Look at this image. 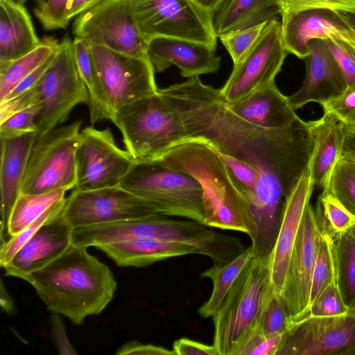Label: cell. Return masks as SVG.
<instances>
[{
    "mask_svg": "<svg viewBox=\"0 0 355 355\" xmlns=\"http://www.w3.org/2000/svg\"><path fill=\"white\" fill-rule=\"evenodd\" d=\"M71 243L59 257L26 279L51 313L76 325L98 315L113 299L117 284L110 268Z\"/></svg>",
    "mask_w": 355,
    "mask_h": 355,
    "instance_id": "cell-1",
    "label": "cell"
},
{
    "mask_svg": "<svg viewBox=\"0 0 355 355\" xmlns=\"http://www.w3.org/2000/svg\"><path fill=\"white\" fill-rule=\"evenodd\" d=\"M151 161L198 182L203 193L205 225L248 234L246 201L228 168L210 147L187 141Z\"/></svg>",
    "mask_w": 355,
    "mask_h": 355,
    "instance_id": "cell-2",
    "label": "cell"
},
{
    "mask_svg": "<svg viewBox=\"0 0 355 355\" xmlns=\"http://www.w3.org/2000/svg\"><path fill=\"white\" fill-rule=\"evenodd\" d=\"M273 291L269 258L253 256L212 317L213 345L218 355H240L247 343L261 333L263 313Z\"/></svg>",
    "mask_w": 355,
    "mask_h": 355,
    "instance_id": "cell-3",
    "label": "cell"
},
{
    "mask_svg": "<svg viewBox=\"0 0 355 355\" xmlns=\"http://www.w3.org/2000/svg\"><path fill=\"white\" fill-rule=\"evenodd\" d=\"M111 121L136 162L153 160L170 148L190 141L180 114L159 89L121 108Z\"/></svg>",
    "mask_w": 355,
    "mask_h": 355,
    "instance_id": "cell-4",
    "label": "cell"
},
{
    "mask_svg": "<svg viewBox=\"0 0 355 355\" xmlns=\"http://www.w3.org/2000/svg\"><path fill=\"white\" fill-rule=\"evenodd\" d=\"M120 186L141 198L157 214L205 224L202 189L193 177L155 161L136 162Z\"/></svg>",
    "mask_w": 355,
    "mask_h": 355,
    "instance_id": "cell-5",
    "label": "cell"
},
{
    "mask_svg": "<svg viewBox=\"0 0 355 355\" xmlns=\"http://www.w3.org/2000/svg\"><path fill=\"white\" fill-rule=\"evenodd\" d=\"M81 123V120H76L36 137L20 194H41L75 188Z\"/></svg>",
    "mask_w": 355,
    "mask_h": 355,
    "instance_id": "cell-6",
    "label": "cell"
},
{
    "mask_svg": "<svg viewBox=\"0 0 355 355\" xmlns=\"http://www.w3.org/2000/svg\"><path fill=\"white\" fill-rule=\"evenodd\" d=\"M41 109L37 118V137L60 126L72 110L88 103V92L77 68L73 41L66 35L54 60L35 86Z\"/></svg>",
    "mask_w": 355,
    "mask_h": 355,
    "instance_id": "cell-7",
    "label": "cell"
},
{
    "mask_svg": "<svg viewBox=\"0 0 355 355\" xmlns=\"http://www.w3.org/2000/svg\"><path fill=\"white\" fill-rule=\"evenodd\" d=\"M75 37L116 53L149 59L148 42L142 35L129 0H104L78 15L73 23Z\"/></svg>",
    "mask_w": 355,
    "mask_h": 355,
    "instance_id": "cell-8",
    "label": "cell"
},
{
    "mask_svg": "<svg viewBox=\"0 0 355 355\" xmlns=\"http://www.w3.org/2000/svg\"><path fill=\"white\" fill-rule=\"evenodd\" d=\"M138 27L148 42L159 37L190 40L216 47L210 12L193 0H129Z\"/></svg>",
    "mask_w": 355,
    "mask_h": 355,
    "instance_id": "cell-9",
    "label": "cell"
},
{
    "mask_svg": "<svg viewBox=\"0 0 355 355\" xmlns=\"http://www.w3.org/2000/svg\"><path fill=\"white\" fill-rule=\"evenodd\" d=\"M91 49L110 121L121 108L157 92L150 59L123 55L98 45L91 44Z\"/></svg>",
    "mask_w": 355,
    "mask_h": 355,
    "instance_id": "cell-10",
    "label": "cell"
},
{
    "mask_svg": "<svg viewBox=\"0 0 355 355\" xmlns=\"http://www.w3.org/2000/svg\"><path fill=\"white\" fill-rule=\"evenodd\" d=\"M276 355H355V308L291 321Z\"/></svg>",
    "mask_w": 355,
    "mask_h": 355,
    "instance_id": "cell-11",
    "label": "cell"
},
{
    "mask_svg": "<svg viewBox=\"0 0 355 355\" xmlns=\"http://www.w3.org/2000/svg\"><path fill=\"white\" fill-rule=\"evenodd\" d=\"M288 53L282 36L279 19L268 21L243 58L234 65L224 86L219 89L227 103L236 102L275 81Z\"/></svg>",
    "mask_w": 355,
    "mask_h": 355,
    "instance_id": "cell-12",
    "label": "cell"
},
{
    "mask_svg": "<svg viewBox=\"0 0 355 355\" xmlns=\"http://www.w3.org/2000/svg\"><path fill=\"white\" fill-rule=\"evenodd\" d=\"M80 135L74 189L90 191L120 185L136 163L132 155L118 146L109 128L87 126Z\"/></svg>",
    "mask_w": 355,
    "mask_h": 355,
    "instance_id": "cell-13",
    "label": "cell"
},
{
    "mask_svg": "<svg viewBox=\"0 0 355 355\" xmlns=\"http://www.w3.org/2000/svg\"><path fill=\"white\" fill-rule=\"evenodd\" d=\"M61 214L73 230L159 215L120 185L90 191L74 189L67 198Z\"/></svg>",
    "mask_w": 355,
    "mask_h": 355,
    "instance_id": "cell-14",
    "label": "cell"
},
{
    "mask_svg": "<svg viewBox=\"0 0 355 355\" xmlns=\"http://www.w3.org/2000/svg\"><path fill=\"white\" fill-rule=\"evenodd\" d=\"M321 237L322 230L315 211L308 203L292 248L281 293L292 322L307 314L312 275Z\"/></svg>",
    "mask_w": 355,
    "mask_h": 355,
    "instance_id": "cell-15",
    "label": "cell"
},
{
    "mask_svg": "<svg viewBox=\"0 0 355 355\" xmlns=\"http://www.w3.org/2000/svg\"><path fill=\"white\" fill-rule=\"evenodd\" d=\"M284 46L288 53L304 60L313 40H339L355 45V28L344 12L311 9L281 21Z\"/></svg>",
    "mask_w": 355,
    "mask_h": 355,
    "instance_id": "cell-16",
    "label": "cell"
},
{
    "mask_svg": "<svg viewBox=\"0 0 355 355\" xmlns=\"http://www.w3.org/2000/svg\"><path fill=\"white\" fill-rule=\"evenodd\" d=\"M147 53L156 72L175 65L182 76L189 78L220 68V58L216 55L215 47L190 40L155 37L148 41Z\"/></svg>",
    "mask_w": 355,
    "mask_h": 355,
    "instance_id": "cell-17",
    "label": "cell"
},
{
    "mask_svg": "<svg viewBox=\"0 0 355 355\" xmlns=\"http://www.w3.org/2000/svg\"><path fill=\"white\" fill-rule=\"evenodd\" d=\"M309 53L304 60L306 74L301 87L288 96L295 110L311 102L322 104L340 94L347 87L345 80L324 40L309 42Z\"/></svg>",
    "mask_w": 355,
    "mask_h": 355,
    "instance_id": "cell-18",
    "label": "cell"
},
{
    "mask_svg": "<svg viewBox=\"0 0 355 355\" xmlns=\"http://www.w3.org/2000/svg\"><path fill=\"white\" fill-rule=\"evenodd\" d=\"M73 231L60 213L44 224L3 268L5 275L26 280L31 272L52 261L70 246Z\"/></svg>",
    "mask_w": 355,
    "mask_h": 355,
    "instance_id": "cell-19",
    "label": "cell"
},
{
    "mask_svg": "<svg viewBox=\"0 0 355 355\" xmlns=\"http://www.w3.org/2000/svg\"><path fill=\"white\" fill-rule=\"evenodd\" d=\"M314 184L308 166L287 198L282 211L277 241L269 257L273 289L281 294L292 248L304 209L313 190Z\"/></svg>",
    "mask_w": 355,
    "mask_h": 355,
    "instance_id": "cell-20",
    "label": "cell"
},
{
    "mask_svg": "<svg viewBox=\"0 0 355 355\" xmlns=\"http://www.w3.org/2000/svg\"><path fill=\"white\" fill-rule=\"evenodd\" d=\"M37 132L19 136L1 137V241L9 239L8 223L12 209L21 193L28 157Z\"/></svg>",
    "mask_w": 355,
    "mask_h": 355,
    "instance_id": "cell-21",
    "label": "cell"
},
{
    "mask_svg": "<svg viewBox=\"0 0 355 355\" xmlns=\"http://www.w3.org/2000/svg\"><path fill=\"white\" fill-rule=\"evenodd\" d=\"M312 141L309 167L314 186L324 189L343 155L345 125L333 114L324 112L318 120L306 121Z\"/></svg>",
    "mask_w": 355,
    "mask_h": 355,
    "instance_id": "cell-22",
    "label": "cell"
},
{
    "mask_svg": "<svg viewBox=\"0 0 355 355\" xmlns=\"http://www.w3.org/2000/svg\"><path fill=\"white\" fill-rule=\"evenodd\" d=\"M227 105L241 119L265 128L285 127L300 119L288 96L279 90L275 81L236 102L227 103Z\"/></svg>",
    "mask_w": 355,
    "mask_h": 355,
    "instance_id": "cell-23",
    "label": "cell"
},
{
    "mask_svg": "<svg viewBox=\"0 0 355 355\" xmlns=\"http://www.w3.org/2000/svg\"><path fill=\"white\" fill-rule=\"evenodd\" d=\"M40 41L24 4L15 0H0V64L26 55Z\"/></svg>",
    "mask_w": 355,
    "mask_h": 355,
    "instance_id": "cell-24",
    "label": "cell"
},
{
    "mask_svg": "<svg viewBox=\"0 0 355 355\" xmlns=\"http://www.w3.org/2000/svg\"><path fill=\"white\" fill-rule=\"evenodd\" d=\"M97 248L120 267H146L173 257L199 254L192 246L152 238L124 240Z\"/></svg>",
    "mask_w": 355,
    "mask_h": 355,
    "instance_id": "cell-25",
    "label": "cell"
},
{
    "mask_svg": "<svg viewBox=\"0 0 355 355\" xmlns=\"http://www.w3.org/2000/svg\"><path fill=\"white\" fill-rule=\"evenodd\" d=\"M216 37L278 19L276 0H221L210 12Z\"/></svg>",
    "mask_w": 355,
    "mask_h": 355,
    "instance_id": "cell-26",
    "label": "cell"
},
{
    "mask_svg": "<svg viewBox=\"0 0 355 355\" xmlns=\"http://www.w3.org/2000/svg\"><path fill=\"white\" fill-rule=\"evenodd\" d=\"M73 51L79 74L87 89L90 121L92 124L105 119L110 120V113L96 72L91 44L75 37Z\"/></svg>",
    "mask_w": 355,
    "mask_h": 355,
    "instance_id": "cell-27",
    "label": "cell"
},
{
    "mask_svg": "<svg viewBox=\"0 0 355 355\" xmlns=\"http://www.w3.org/2000/svg\"><path fill=\"white\" fill-rule=\"evenodd\" d=\"M253 256L250 245L232 261L213 265L200 274L201 277L209 278L213 284L209 298L198 309L202 318L213 317L217 312L239 274Z\"/></svg>",
    "mask_w": 355,
    "mask_h": 355,
    "instance_id": "cell-28",
    "label": "cell"
},
{
    "mask_svg": "<svg viewBox=\"0 0 355 355\" xmlns=\"http://www.w3.org/2000/svg\"><path fill=\"white\" fill-rule=\"evenodd\" d=\"M60 42L53 36H44L32 51L15 60L0 64V102L32 71L58 50Z\"/></svg>",
    "mask_w": 355,
    "mask_h": 355,
    "instance_id": "cell-29",
    "label": "cell"
},
{
    "mask_svg": "<svg viewBox=\"0 0 355 355\" xmlns=\"http://www.w3.org/2000/svg\"><path fill=\"white\" fill-rule=\"evenodd\" d=\"M336 284L349 309L355 308V225L332 239Z\"/></svg>",
    "mask_w": 355,
    "mask_h": 355,
    "instance_id": "cell-30",
    "label": "cell"
},
{
    "mask_svg": "<svg viewBox=\"0 0 355 355\" xmlns=\"http://www.w3.org/2000/svg\"><path fill=\"white\" fill-rule=\"evenodd\" d=\"M66 190L41 194H20L8 223L9 239L35 221L52 205L65 198Z\"/></svg>",
    "mask_w": 355,
    "mask_h": 355,
    "instance_id": "cell-31",
    "label": "cell"
},
{
    "mask_svg": "<svg viewBox=\"0 0 355 355\" xmlns=\"http://www.w3.org/2000/svg\"><path fill=\"white\" fill-rule=\"evenodd\" d=\"M322 191L331 194L355 216V158L342 155Z\"/></svg>",
    "mask_w": 355,
    "mask_h": 355,
    "instance_id": "cell-32",
    "label": "cell"
},
{
    "mask_svg": "<svg viewBox=\"0 0 355 355\" xmlns=\"http://www.w3.org/2000/svg\"><path fill=\"white\" fill-rule=\"evenodd\" d=\"M315 214L321 230L332 239L355 225V216L327 192L320 195Z\"/></svg>",
    "mask_w": 355,
    "mask_h": 355,
    "instance_id": "cell-33",
    "label": "cell"
},
{
    "mask_svg": "<svg viewBox=\"0 0 355 355\" xmlns=\"http://www.w3.org/2000/svg\"><path fill=\"white\" fill-rule=\"evenodd\" d=\"M333 282H336L333 241L327 233L322 231V237L312 275L310 304Z\"/></svg>",
    "mask_w": 355,
    "mask_h": 355,
    "instance_id": "cell-34",
    "label": "cell"
},
{
    "mask_svg": "<svg viewBox=\"0 0 355 355\" xmlns=\"http://www.w3.org/2000/svg\"><path fill=\"white\" fill-rule=\"evenodd\" d=\"M66 200L67 198H64L55 202L21 232L8 241L1 243L0 250V266L1 268H3L14 257L15 254L35 235L44 224L60 214Z\"/></svg>",
    "mask_w": 355,
    "mask_h": 355,
    "instance_id": "cell-35",
    "label": "cell"
},
{
    "mask_svg": "<svg viewBox=\"0 0 355 355\" xmlns=\"http://www.w3.org/2000/svg\"><path fill=\"white\" fill-rule=\"evenodd\" d=\"M291 322L289 311L281 294L273 291L266 307L261 333L266 338L282 334Z\"/></svg>",
    "mask_w": 355,
    "mask_h": 355,
    "instance_id": "cell-36",
    "label": "cell"
},
{
    "mask_svg": "<svg viewBox=\"0 0 355 355\" xmlns=\"http://www.w3.org/2000/svg\"><path fill=\"white\" fill-rule=\"evenodd\" d=\"M282 21L299 12L311 9H330L355 15V0H276Z\"/></svg>",
    "mask_w": 355,
    "mask_h": 355,
    "instance_id": "cell-37",
    "label": "cell"
},
{
    "mask_svg": "<svg viewBox=\"0 0 355 355\" xmlns=\"http://www.w3.org/2000/svg\"><path fill=\"white\" fill-rule=\"evenodd\" d=\"M214 152L228 168L247 201L254 193L257 184V175L254 168L249 162L241 157L220 152Z\"/></svg>",
    "mask_w": 355,
    "mask_h": 355,
    "instance_id": "cell-38",
    "label": "cell"
},
{
    "mask_svg": "<svg viewBox=\"0 0 355 355\" xmlns=\"http://www.w3.org/2000/svg\"><path fill=\"white\" fill-rule=\"evenodd\" d=\"M266 23L241 29L220 37L231 55L234 65L238 64L250 51Z\"/></svg>",
    "mask_w": 355,
    "mask_h": 355,
    "instance_id": "cell-39",
    "label": "cell"
},
{
    "mask_svg": "<svg viewBox=\"0 0 355 355\" xmlns=\"http://www.w3.org/2000/svg\"><path fill=\"white\" fill-rule=\"evenodd\" d=\"M41 109L40 103L23 110L0 123V137L10 138L37 132V118Z\"/></svg>",
    "mask_w": 355,
    "mask_h": 355,
    "instance_id": "cell-40",
    "label": "cell"
},
{
    "mask_svg": "<svg viewBox=\"0 0 355 355\" xmlns=\"http://www.w3.org/2000/svg\"><path fill=\"white\" fill-rule=\"evenodd\" d=\"M349 310L336 282H333L310 304L306 317L336 315Z\"/></svg>",
    "mask_w": 355,
    "mask_h": 355,
    "instance_id": "cell-41",
    "label": "cell"
},
{
    "mask_svg": "<svg viewBox=\"0 0 355 355\" xmlns=\"http://www.w3.org/2000/svg\"><path fill=\"white\" fill-rule=\"evenodd\" d=\"M321 105L324 112L333 114L345 125L355 127V83L347 85L340 94Z\"/></svg>",
    "mask_w": 355,
    "mask_h": 355,
    "instance_id": "cell-42",
    "label": "cell"
},
{
    "mask_svg": "<svg viewBox=\"0 0 355 355\" xmlns=\"http://www.w3.org/2000/svg\"><path fill=\"white\" fill-rule=\"evenodd\" d=\"M71 1L46 0L43 5L35 7V15L44 30L64 29L67 26L65 12Z\"/></svg>",
    "mask_w": 355,
    "mask_h": 355,
    "instance_id": "cell-43",
    "label": "cell"
},
{
    "mask_svg": "<svg viewBox=\"0 0 355 355\" xmlns=\"http://www.w3.org/2000/svg\"><path fill=\"white\" fill-rule=\"evenodd\" d=\"M324 41L334 58L347 85L355 83V45L334 39Z\"/></svg>",
    "mask_w": 355,
    "mask_h": 355,
    "instance_id": "cell-44",
    "label": "cell"
},
{
    "mask_svg": "<svg viewBox=\"0 0 355 355\" xmlns=\"http://www.w3.org/2000/svg\"><path fill=\"white\" fill-rule=\"evenodd\" d=\"M38 103H40V98L35 87L15 98L0 102V123L12 115Z\"/></svg>",
    "mask_w": 355,
    "mask_h": 355,
    "instance_id": "cell-45",
    "label": "cell"
},
{
    "mask_svg": "<svg viewBox=\"0 0 355 355\" xmlns=\"http://www.w3.org/2000/svg\"><path fill=\"white\" fill-rule=\"evenodd\" d=\"M282 334L266 338L258 334L247 343L240 355H276Z\"/></svg>",
    "mask_w": 355,
    "mask_h": 355,
    "instance_id": "cell-46",
    "label": "cell"
},
{
    "mask_svg": "<svg viewBox=\"0 0 355 355\" xmlns=\"http://www.w3.org/2000/svg\"><path fill=\"white\" fill-rule=\"evenodd\" d=\"M60 314L52 313L51 334L53 343L60 355H76L77 353L69 343Z\"/></svg>",
    "mask_w": 355,
    "mask_h": 355,
    "instance_id": "cell-47",
    "label": "cell"
},
{
    "mask_svg": "<svg viewBox=\"0 0 355 355\" xmlns=\"http://www.w3.org/2000/svg\"><path fill=\"white\" fill-rule=\"evenodd\" d=\"M58 51L51 55L42 64L27 76L2 101L15 98L33 88L52 64Z\"/></svg>",
    "mask_w": 355,
    "mask_h": 355,
    "instance_id": "cell-48",
    "label": "cell"
},
{
    "mask_svg": "<svg viewBox=\"0 0 355 355\" xmlns=\"http://www.w3.org/2000/svg\"><path fill=\"white\" fill-rule=\"evenodd\" d=\"M172 349L176 355H218L213 345H206L187 338L176 340Z\"/></svg>",
    "mask_w": 355,
    "mask_h": 355,
    "instance_id": "cell-49",
    "label": "cell"
},
{
    "mask_svg": "<svg viewBox=\"0 0 355 355\" xmlns=\"http://www.w3.org/2000/svg\"><path fill=\"white\" fill-rule=\"evenodd\" d=\"M116 355H174L173 349L151 344H143L137 340H130L123 345L116 352Z\"/></svg>",
    "mask_w": 355,
    "mask_h": 355,
    "instance_id": "cell-50",
    "label": "cell"
},
{
    "mask_svg": "<svg viewBox=\"0 0 355 355\" xmlns=\"http://www.w3.org/2000/svg\"><path fill=\"white\" fill-rule=\"evenodd\" d=\"M104 0H71L65 12V19L68 23L83 12L93 8Z\"/></svg>",
    "mask_w": 355,
    "mask_h": 355,
    "instance_id": "cell-51",
    "label": "cell"
},
{
    "mask_svg": "<svg viewBox=\"0 0 355 355\" xmlns=\"http://www.w3.org/2000/svg\"><path fill=\"white\" fill-rule=\"evenodd\" d=\"M343 155H347L355 158V127L345 125Z\"/></svg>",
    "mask_w": 355,
    "mask_h": 355,
    "instance_id": "cell-52",
    "label": "cell"
},
{
    "mask_svg": "<svg viewBox=\"0 0 355 355\" xmlns=\"http://www.w3.org/2000/svg\"><path fill=\"white\" fill-rule=\"evenodd\" d=\"M0 305L1 309L8 314H11L15 311L14 300L5 288L2 279L0 286Z\"/></svg>",
    "mask_w": 355,
    "mask_h": 355,
    "instance_id": "cell-53",
    "label": "cell"
},
{
    "mask_svg": "<svg viewBox=\"0 0 355 355\" xmlns=\"http://www.w3.org/2000/svg\"><path fill=\"white\" fill-rule=\"evenodd\" d=\"M198 5L211 12L221 0H193Z\"/></svg>",
    "mask_w": 355,
    "mask_h": 355,
    "instance_id": "cell-54",
    "label": "cell"
},
{
    "mask_svg": "<svg viewBox=\"0 0 355 355\" xmlns=\"http://www.w3.org/2000/svg\"><path fill=\"white\" fill-rule=\"evenodd\" d=\"M346 17L349 20V21L351 23V24L353 26V27L355 28V15L349 14V13H345L344 12Z\"/></svg>",
    "mask_w": 355,
    "mask_h": 355,
    "instance_id": "cell-55",
    "label": "cell"
},
{
    "mask_svg": "<svg viewBox=\"0 0 355 355\" xmlns=\"http://www.w3.org/2000/svg\"><path fill=\"white\" fill-rule=\"evenodd\" d=\"M15 1L21 4H24L26 2H27L28 0H15ZM46 0H35L36 6H40L43 5L46 2Z\"/></svg>",
    "mask_w": 355,
    "mask_h": 355,
    "instance_id": "cell-56",
    "label": "cell"
}]
</instances>
